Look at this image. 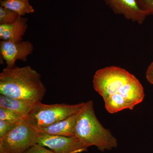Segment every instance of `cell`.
Wrapping results in <instances>:
<instances>
[{
	"mask_svg": "<svg viewBox=\"0 0 153 153\" xmlns=\"http://www.w3.org/2000/svg\"><path fill=\"white\" fill-rule=\"evenodd\" d=\"M93 87L104 100L107 111L114 114L133 110L142 102L144 90L139 79L126 69L110 66L96 71Z\"/></svg>",
	"mask_w": 153,
	"mask_h": 153,
	"instance_id": "obj_1",
	"label": "cell"
},
{
	"mask_svg": "<svg viewBox=\"0 0 153 153\" xmlns=\"http://www.w3.org/2000/svg\"><path fill=\"white\" fill-rule=\"evenodd\" d=\"M46 87L41 74L30 66L6 67L0 73V93L33 104L41 102Z\"/></svg>",
	"mask_w": 153,
	"mask_h": 153,
	"instance_id": "obj_2",
	"label": "cell"
},
{
	"mask_svg": "<svg viewBox=\"0 0 153 153\" xmlns=\"http://www.w3.org/2000/svg\"><path fill=\"white\" fill-rule=\"evenodd\" d=\"M74 136L87 148L95 146L102 152L117 148V139L105 128L96 116L94 102H85L77 114L74 129Z\"/></svg>",
	"mask_w": 153,
	"mask_h": 153,
	"instance_id": "obj_3",
	"label": "cell"
},
{
	"mask_svg": "<svg viewBox=\"0 0 153 153\" xmlns=\"http://www.w3.org/2000/svg\"><path fill=\"white\" fill-rule=\"evenodd\" d=\"M84 104V102L74 105L45 104L39 102L34 105L26 120L36 130L76 114Z\"/></svg>",
	"mask_w": 153,
	"mask_h": 153,
	"instance_id": "obj_4",
	"label": "cell"
},
{
	"mask_svg": "<svg viewBox=\"0 0 153 153\" xmlns=\"http://www.w3.org/2000/svg\"><path fill=\"white\" fill-rule=\"evenodd\" d=\"M38 135L25 120L0 138V153H24L38 143Z\"/></svg>",
	"mask_w": 153,
	"mask_h": 153,
	"instance_id": "obj_5",
	"label": "cell"
},
{
	"mask_svg": "<svg viewBox=\"0 0 153 153\" xmlns=\"http://www.w3.org/2000/svg\"><path fill=\"white\" fill-rule=\"evenodd\" d=\"M38 134V144L49 148L54 153H80L88 151V148L75 136Z\"/></svg>",
	"mask_w": 153,
	"mask_h": 153,
	"instance_id": "obj_6",
	"label": "cell"
},
{
	"mask_svg": "<svg viewBox=\"0 0 153 153\" xmlns=\"http://www.w3.org/2000/svg\"><path fill=\"white\" fill-rule=\"evenodd\" d=\"M33 50V44L29 41L19 42L1 41L0 42V52L2 58L6 61L7 67L16 66L17 60L24 62L31 55Z\"/></svg>",
	"mask_w": 153,
	"mask_h": 153,
	"instance_id": "obj_7",
	"label": "cell"
},
{
	"mask_svg": "<svg viewBox=\"0 0 153 153\" xmlns=\"http://www.w3.org/2000/svg\"><path fill=\"white\" fill-rule=\"evenodd\" d=\"M115 14L122 15L126 19L142 24L150 15L139 7L136 0H103Z\"/></svg>",
	"mask_w": 153,
	"mask_h": 153,
	"instance_id": "obj_8",
	"label": "cell"
},
{
	"mask_svg": "<svg viewBox=\"0 0 153 153\" xmlns=\"http://www.w3.org/2000/svg\"><path fill=\"white\" fill-rule=\"evenodd\" d=\"M27 18L19 16L13 23L0 25V39L1 41L19 42L23 41V37L28 26Z\"/></svg>",
	"mask_w": 153,
	"mask_h": 153,
	"instance_id": "obj_9",
	"label": "cell"
},
{
	"mask_svg": "<svg viewBox=\"0 0 153 153\" xmlns=\"http://www.w3.org/2000/svg\"><path fill=\"white\" fill-rule=\"evenodd\" d=\"M76 115L77 114L60 121L57 123L36 130V131L38 134L74 137Z\"/></svg>",
	"mask_w": 153,
	"mask_h": 153,
	"instance_id": "obj_10",
	"label": "cell"
},
{
	"mask_svg": "<svg viewBox=\"0 0 153 153\" xmlns=\"http://www.w3.org/2000/svg\"><path fill=\"white\" fill-rule=\"evenodd\" d=\"M34 104L22 100L0 95V108L13 111L26 118Z\"/></svg>",
	"mask_w": 153,
	"mask_h": 153,
	"instance_id": "obj_11",
	"label": "cell"
},
{
	"mask_svg": "<svg viewBox=\"0 0 153 153\" xmlns=\"http://www.w3.org/2000/svg\"><path fill=\"white\" fill-rule=\"evenodd\" d=\"M0 4L1 6L16 12L19 16L35 12L29 0H0Z\"/></svg>",
	"mask_w": 153,
	"mask_h": 153,
	"instance_id": "obj_12",
	"label": "cell"
},
{
	"mask_svg": "<svg viewBox=\"0 0 153 153\" xmlns=\"http://www.w3.org/2000/svg\"><path fill=\"white\" fill-rule=\"evenodd\" d=\"M0 120L8 121L19 124L25 121L26 117L13 111L0 108Z\"/></svg>",
	"mask_w": 153,
	"mask_h": 153,
	"instance_id": "obj_13",
	"label": "cell"
},
{
	"mask_svg": "<svg viewBox=\"0 0 153 153\" xmlns=\"http://www.w3.org/2000/svg\"><path fill=\"white\" fill-rule=\"evenodd\" d=\"M19 15L10 9L0 6V25H8L16 21Z\"/></svg>",
	"mask_w": 153,
	"mask_h": 153,
	"instance_id": "obj_14",
	"label": "cell"
},
{
	"mask_svg": "<svg viewBox=\"0 0 153 153\" xmlns=\"http://www.w3.org/2000/svg\"><path fill=\"white\" fill-rule=\"evenodd\" d=\"M18 124L8 121L0 120V138L12 131Z\"/></svg>",
	"mask_w": 153,
	"mask_h": 153,
	"instance_id": "obj_15",
	"label": "cell"
},
{
	"mask_svg": "<svg viewBox=\"0 0 153 153\" xmlns=\"http://www.w3.org/2000/svg\"><path fill=\"white\" fill-rule=\"evenodd\" d=\"M140 8L146 11L150 15L152 14L153 0H136Z\"/></svg>",
	"mask_w": 153,
	"mask_h": 153,
	"instance_id": "obj_16",
	"label": "cell"
},
{
	"mask_svg": "<svg viewBox=\"0 0 153 153\" xmlns=\"http://www.w3.org/2000/svg\"><path fill=\"white\" fill-rule=\"evenodd\" d=\"M24 153H54L51 150L46 149L45 147L38 144L33 145Z\"/></svg>",
	"mask_w": 153,
	"mask_h": 153,
	"instance_id": "obj_17",
	"label": "cell"
},
{
	"mask_svg": "<svg viewBox=\"0 0 153 153\" xmlns=\"http://www.w3.org/2000/svg\"><path fill=\"white\" fill-rule=\"evenodd\" d=\"M146 77L147 80L153 78V61L148 67L146 72Z\"/></svg>",
	"mask_w": 153,
	"mask_h": 153,
	"instance_id": "obj_18",
	"label": "cell"
},
{
	"mask_svg": "<svg viewBox=\"0 0 153 153\" xmlns=\"http://www.w3.org/2000/svg\"><path fill=\"white\" fill-rule=\"evenodd\" d=\"M150 83H151V84H153V78H152V79H149V80H148Z\"/></svg>",
	"mask_w": 153,
	"mask_h": 153,
	"instance_id": "obj_19",
	"label": "cell"
},
{
	"mask_svg": "<svg viewBox=\"0 0 153 153\" xmlns=\"http://www.w3.org/2000/svg\"><path fill=\"white\" fill-rule=\"evenodd\" d=\"M153 14V10H152V14Z\"/></svg>",
	"mask_w": 153,
	"mask_h": 153,
	"instance_id": "obj_20",
	"label": "cell"
},
{
	"mask_svg": "<svg viewBox=\"0 0 153 153\" xmlns=\"http://www.w3.org/2000/svg\"></svg>",
	"mask_w": 153,
	"mask_h": 153,
	"instance_id": "obj_21",
	"label": "cell"
}]
</instances>
